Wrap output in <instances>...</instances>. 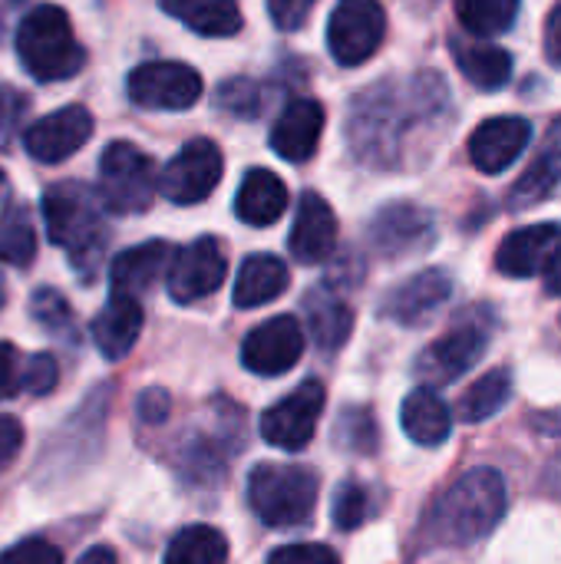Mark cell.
<instances>
[{
  "label": "cell",
  "mask_w": 561,
  "mask_h": 564,
  "mask_svg": "<svg viewBox=\"0 0 561 564\" xmlns=\"http://www.w3.org/2000/svg\"><path fill=\"white\" fill-rule=\"evenodd\" d=\"M450 102V93L436 73H420L410 83H380L354 102L350 142L357 155L374 165H397L410 122H430Z\"/></svg>",
  "instance_id": "1"
},
{
  "label": "cell",
  "mask_w": 561,
  "mask_h": 564,
  "mask_svg": "<svg viewBox=\"0 0 561 564\" xmlns=\"http://www.w3.org/2000/svg\"><path fill=\"white\" fill-rule=\"evenodd\" d=\"M506 516V479L493 466L460 476L433 506L430 535L443 545H473L493 535Z\"/></svg>",
  "instance_id": "2"
},
{
  "label": "cell",
  "mask_w": 561,
  "mask_h": 564,
  "mask_svg": "<svg viewBox=\"0 0 561 564\" xmlns=\"http://www.w3.org/2000/svg\"><path fill=\"white\" fill-rule=\"evenodd\" d=\"M43 221L50 241L60 245L83 281H93L106 251L103 202L79 182H56L43 192Z\"/></svg>",
  "instance_id": "3"
},
{
  "label": "cell",
  "mask_w": 561,
  "mask_h": 564,
  "mask_svg": "<svg viewBox=\"0 0 561 564\" xmlns=\"http://www.w3.org/2000/svg\"><path fill=\"white\" fill-rule=\"evenodd\" d=\"M17 56L23 69L40 83H60L83 69L86 53L69 26L63 7L40 3L17 26Z\"/></svg>",
  "instance_id": "4"
},
{
  "label": "cell",
  "mask_w": 561,
  "mask_h": 564,
  "mask_svg": "<svg viewBox=\"0 0 561 564\" xmlns=\"http://www.w3.org/2000/svg\"><path fill=\"white\" fill-rule=\"evenodd\" d=\"M248 502L268 529L304 525L317 506V476L294 463H261L248 476Z\"/></svg>",
  "instance_id": "5"
},
{
  "label": "cell",
  "mask_w": 561,
  "mask_h": 564,
  "mask_svg": "<svg viewBox=\"0 0 561 564\" xmlns=\"http://www.w3.org/2000/svg\"><path fill=\"white\" fill-rule=\"evenodd\" d=\"M155 169L152 159L136 149L132 142H112L106 145L99 159V202L112 215H139L149 212L155 198Z\"/></svg>",
  "instance_id": "6"
},
{
  "label": "cell",
  "mask_w": 561,
  "mask_h": 564,
  "mask_svg": "<svg viewBox=\"0 0 561 564\" xmlns=\"http://www.w3.org/2000/svg\"><path fill=\"white\" fill-rule=\"evenodd\" d=\"M489 327H493V321H489V314L483 307L479 311H470V314H460V321L440 340H433L420 354L417 377L427 387H446V383L460 380L486 354V347H489Z\"/></svg>",
  "instance_id": "7"
},
{
  "label": "cell",
  "mask_w": 561,
  "mask_h": 564,
  "mask_svg": "<svg viewBox=\"0 0 561 564\" xmlns=\"http://www.w3.org/2000/svg\"><path fill=\"white\" fill-rule=\"evenodd\" d=\"M387 36L380 0H341L327 20V50L341 66L367 63Z\"/></svg>",
  "instance_id": "8"
},
{
  "label": "cell",
  "mask_w": 561,
  "mask_h": 564,
  "mask_svg": "<svg viewBox=\"0 0 561 564\" xmlns=\"http://www.w3.org/2000/svg\"><path fill=\"white\" fill-rule=\"evenodd\" d=\"M324 403H327L324 383L304 380L291 397H284L281 403H274L261 416V440L274 449H284V453L304 449L317 433V420L324 413Z\"/></svg>",
  "instance_id": "9"
},
{
  "label": "cell",
  "mask_w": 561,
  "mask_h": 564,
  "mask_svg": "<svg viewBox=\"0 0 561 564\" xmlns=\"http://www.w3.org/2000/svg\"><path fill=\"white\" fill-rule=\"evenodd\" d=\"M222 182V152L208 139H192L175 152V159L162 169L155 188L162 198L175 205H198L205 202L215 185Z\"/></svg>",
  "instance_id": "10"
},
{
  "label": "cell",
  "mask_w": 561,
  "mask_h": 564,
  "mask_svg": "<svg viewBox=\"0 0 561 564\" xmlns=\"http://www.w3.org/2000/svg\"><path fill=\"white\" fill-rule=\"evenodd\" d=\"M202 96V76L185 63L152 59L129 73V99L142 109L182 112Z\"/></svg>",
  "instance_id": "11"
},
{
  "label": "cell",
  "mask_w": 561,
  "mask_h": 564,
  "mask_svg": "<svg viewBox=\"0 0 561 564\" xmlns=\"http://www.w3.org/2000/svg\"><path fill=\"white\" fill-rule=\"evenodd\" d=\"M225 271H228L225 248L218 245V238L205 235V238H195L188 248L172 254L169 271H165V288H169L172 301L195 304V301H202L222 288Z\"/></svg>",
  "instance_id": "12"
},
{
  "label": "cell",
  "mask_w": 561,
  "mask_h": 564,
  "mask_svg": "<svg viewBox=\"0 0 561 564\" xmlns=\"http://www.w3.org/2000/svg\"><path fill=\"white\" fill-rule=\"evenodd\" d=\"M304 354V330L298 324V317L291 314H278L265 324H258L245 344H241V364L245 370L258 373V377H281L288 373Z\"/></svg>",
  "instance_id": "13"
},
{
  "label": "cell",
  "mask_w": 561,
  "mask_h": 564,
  "mask_svg": "<svg viewBox=\"0 0 561 564\" xmlns=\"http://www.w3.org/2000/svg\"><path fill=\"white\" fill-rule=\"evenodd\" d=\"M89 135H93V112L73 102L36 119L23 132V149L30 152V159L43 165H56V162H66L73 152H79L89 142Z\"/></svg>",
  "instance_id": "14"
},
{
  "label": "cell",
  "mask_w": 561,
  "mask_h": 564,
  "mask_svg": "<svg viewBox=\"0 0 561 564\" xmlns=\"http://www.w3.org/2000/svg\"><path fill=\"white\" fill-rule=\"evenodd\" d=\"M367 231H370V245L387 258H403V254L427 251L433 245V235H436L430 212L413 205V202L384 205Z\"/></svg>",
  "instance_id": "15"
},
{
  "label": "cell",
  "mask_w": 561,
  "mask_h": 564,
  "mask_svg": "<svg viewBox=\"0 0 561 564\" xmlns=\"http://www.w3.org/2000/svg\"><path fill=\"white\" fill-rule=\"evenodd\" d=\"M453 294V278L440 268H427L413 278H407L403 284H397L387 297H384V317L403 324V327H420L427 321H433V314L450 301Z\"/></svg>",
  "instance_id": "16"
},
{
  "label": "cell",
  "mask_w": 561,
  "mask_h": 564,
  "mask_svg": "<svg viewBox=\"0 0 561 564\" xmlns=\"http://www.w3.org/2000/svg\"><path fill=\"white\" fill-rule=\"evenodd\" d=\"M532 139V122L519 116H496L476 126L470 135V159L479 172L499 175L506 172L529 145Z\"/></svg>",
  "instance_id": "17"
},
{
  "label": "cell",
  "mask_w": 561,
  "mask_h": 564,
  "mask_svg": "<svg viewBox=\"0 0 561 564\" xmlns=\"http://www.w3.org/2000/svg\"><path fill=\"white\" fill-rule=\"evenodd\" d=\"M337 245V218L331 205L317 192H304L298 202L294 228L288 238V248L298 264H321L334 254Z\"/></svg>",
  "instance_id": "18"
},
{
  "label": "cell",
  "mask_w": 561,
  "mask_h": 564,
  "mask_svg": "<svg viewBox=\"0 0 561 564\" xmlns=\"http://www.w3.org/2000/svg\"><path fill=\"white\" fill-rule=\"evenodd\" d=\"M559 241L561 225L555 221L516 228L503 238V245L496 251V271L506 278H536V274H542V268L552 258Z\"/></svg>",
  "instance_id": "19"
},
{
  "label": "cell",
  "mask_w": 561,
  "mask_h": 564,
  "mask_svg": "<svg viewBox=\"0 0 561 564\" xmlns=\"http://www.w3.org/2000/svg\"><path fill=\"white\" fill-rule=\"evenodd\" d=\"M324 132V106L317 99H291L271 129V149L284 162H308Z\"/></svg>",
  "instance_id": "20"
},
{
  "label": "cell",
  "mask_w": 561,
  "mask_h": 564,
  "mask_svg": "<svg viewBox=\"0 0 561 564\" xmlns=\"http://www.w3.org/2000/svg\"><path fill=\"white\" fill-rule=\"evenodd\" d=\"M172 254L175 251L169 241H145V245H136V248H126L122 254H116L109 264L112 294H126V297L145 294L169 271Z\"/></svg>",
  "instance_id": "21"
},
{
  "label": "cell",
  "mask_w": 561,
  "mask_h": 564,
  "mask_svg": "<svg viewBox=\"0 0 561 564\" xmlns=\"http://www.w3.org/2000/svg\"><path fill=\"white\" fill-rule=\"evenodd\" d=\"M93 344L106 360H122L139 334H142V304L139 297H126V294H112L109 304L93 317Z\"/></svg>",
  "instance_id": "22"
},
{
  "label": "cell",
  "mask_w": 561,
  "mask_h": 564,
  "mask_svg": "<svg viewBox=\"0 0 561 564\" xmlns=\"http://www.w3.org/2000/svg\"><path fill=\"white\" fill-rule=\"evenodd\" d=\"M561 185V116L552 122L542 149L536 152L532 165L519 175V182L509 192V208H532L546 202Z\"/></svg>",
  "instance_id": "23"
},
{
  "label": "cell",
  "mask_w": 561,
  "mask_h": 564,
  "mask_svg": "<svg viewBox=\"0 0 561 564\" xmlns=\"http://www.w3.org/2000/svg\"><path fill=\"white\" fill-rule=\"evenodd\" d=\"M288 208V188L284 182L268 169H251L241 178V188L235 195V215L251 228L274 225Z\"/></svg>",
  "instance_id": "24"
},
{
  "label": "cell",
  "mask_w": 561,
  "mask_h": 564,
  "mask_svg": "<svg viewBox=\"0 0 561 564\" xmlns=\"http://www.w3.org/2000/svg\"><path fill=\"white\" fill-rule=\"evenodd\" d=\"M400 426L417 446H443L453 430V413L433 387H417L400 406Z\"/></svg>",
  "instance_id": "25"
},
{
  "label": "cell",
  "mask_w": 561,
  "mask_h": 564,
  "mask_svg": "<svg viewBox=\"0 0 561 564\" xmlns=\"http://www.w3.org/2000/svg\"><path fill=\"white\" fill-rule=\"evenodd\" d=\"M288 264L274 254H248L238 268V278H235V307H261L274 297H281L288 291Z\"/></svg>",
  "instance_id": "26"
},
{
  "label": "cell",
  "mask_w": 561,
  "mask_h": 564,
  "mask_svg": "<svg viewBox=\"0 0 561 564\" xmlns=\"http://www.w3.org/2000/svg\"><path fill=\"white\" fill-rule=\"evenodd\" d=\"M304 314H308V330L314 344L327 354L341 350L354 330V311L331 291V288H314L304 297Z\"/></svg>",
  "instance_id": "27"
},
{
  "label": "cell",
  "mask_w": 561,
  "mask_h": 564,
  "mask_svg": "<svg viewBox=\"0 0 561 564\" xmlns=\"http://www.w3.org/2000/svg\"><path fill=\"white\" fill-rule=\"evenodd\" d=\"M453 59L460 73L483 93H496L513 79V56L503 46L453 40Z\"/></svg>",
  "instance_id": "28"
},
{
  "label": "cell",
  "mask_w": 561,
  "mask_h": 564,
  "mask_svg": "<svg viewBox=\"0 0 561 564\" xmlns=\"http://www.w3.org/2000/svg\"><path fill=\"white\" fill-rule=\"evenodd\" d=\"M162 10L182 20L202 36H235L241 30V10L235 0H159Z\"/></svg>",
  "instance_id": "29"
},
{
  "label": "cell",
  "mask_w": 561,
  "mask_h": 564,
  "mask_svg": "<svg viewBox=\"0 0 561 564\" xmlns=\"http://www.w3.org/2000/svg\"><path fill=\"white\" fill-rule=\"evenodd\" d=\"M165 564H228V542L212 525H188L169 542Z\"/></svg>",
  "instance_id": "30"
},
{
  "label": "cell",
  "mask_w": 561,
  "mask_h": 564,
  "mask_svg": "<svg viewBox=\"0 0 561 564\" xmlns=\"http://www.w3.org/2000/svg\"><path fill=\"white\" fill-rule=\"evenodd\" d=\"M513 400V373L506 367L489 370L486 377H479L460 400V420L463 423H483L489 416H496L506 403Z\"/></svg>",
  "instance_id": "31"
},
{
  "label": "cell",
  "mask_w": 561,
  "mask_h": 564,
  "mask_svg": "<svg viewBox=\"0 0 561 564\" xmlns=\"http://www.w3.org/2000/svg\"><path fill=\"white\" fill-rule=\"evenodd\" d=\"M36 258V231L30 221V208L10 202L0 215V261L13 268H26Z\"/></svg>",
  "instance_id": "32"
},
{
  "label": "cell",
  "mask_w": 561,
  "mask_h": 564,
  "mask_svg": "<svg viewBox=\"0 0 561 564\" xmlns=\"http://www.w3.org/2000/svg\"><path fill=\"white\" fill-rule=\"evenodd\" d=\"M456 17L473 36H499L519 17V0H456Z\"/></svg>",
  "instance_id": "33"
},
{
  "label": "cell",
  "mask_w": 561,
  "mask_h": 564,
  "mask_svg": "<svg viewBox=\"0 0 561 564\" xmlns=\"http://www.w3.org/2000/svg\"><path fill=\"white\" fill-rule=\"evenodd\" d=\"M30 317L50 334V337H60V340H76V317H73V307L69 301L53 291V288H36L33 297H30Z\"/></svg>",
  "instance_id": "34"
},
{
  "label": "cell",
  "mask_w": 561,
  "mask_h": 564,
  "mask_svg": "<svg viewBox=\"0 0 561 564\" xmlns=\"http://www.w3.org/2000/svg\"><path fill=\"white\" fill-rule=\"evenodd\" d=\"M370 509H374V502H370V492L360 486V482H341L337 486V492H334V506H331V512H334V525L337 529H344V532H354V529H360L367 519H370Z\"/></svg>",
  "instance_id": "35"
},
{
  "label": "cell",
  "mask_w": 561,
  "mask_h": 564,
  "mask_svg": "<svg viewBox=\"0 0 561 564\" xmlns=\"http://www.w3.org/2000/svg\"><path fill=\"white\" fill-rule=\"evenodd\" d=\"M334 436H337V446H347L354 453H370L377 446V423L367 410L354 406V410L341 413Z\"/></svg>",
  "instance_id": "36"
},
{
  "label": "cell",
  "mask_w": 561,
  "mask_h": 564,
  "mask_svg": "<svg viewBox=\"0 0 561 564\" xmlns=\"http://www.w3.org/2000/svg\"><path fill=\"white\" fill-rule=\"evenodd\" d=\"M56 383H60V367L53 354H33L20 370V390H26L30 397H46L56 390Z\"/></svg>",
  "instance_id": "37"
},
{
  "label": "cell",
  "mask_w": 561,
  "mask_h": 564,
  "mask_svg": "<svg viewBox=\"0 0 561 564\" xmlns=\"http://www.w3.org/2000/svg\"><path fill=\"white\" fill-rule=\"evenodd\" d=\"M218 106L231 116H245L255 119L261 112V89L251 79H228L218 89Z\"/></svg>",
  "instance_id": "38"
},
{
  "label": "cell",
  "mask_w": 561,
  "mask_h": 564,
  "mask_svg": "<svg viewBox=\"0 0 561 564\" xmlns=\"http://www.w3.org/2000/svg\"><path fill=\"white\" fill-rule=\"evenodd\" d=\"M0 564H63V552L46 539H23L0 555Z\"/></svg>",
  "instance_id": "39"
},
{
  "label": "cell",
  "mask_w": 561,
  "mask_h": 564,
  "mask_svg": "<svg viewBox=\"0 0 561 564\" xmlns=\"http://www.w3.org/2000/svg\"><path fill=\"white\" fill-rule=\"evenodd\" d=\"M23 116H26V96L13 86L0 83V145L10 142V135L20 129Z\"/></svg>",
  "instance_id": "40"
},
{
  "label": "cell",
  "mask_w": 561,
  "mask_h": 564,
  "mask_svg": "<svg viewBox=\"0 0 561 564\" xmlns=\"http://www.w3.org/2000/svg\"><path fill=\"white\" fill-rule=\"evenodd\" d=\"M268 564H341V558L327 545H281L271 552Z\"/></svg>",
  "instance_id": "41"
},
{
  "label": "cell",
  "mask_w": 561,
  "mask_h": 564,
  "mask_svg": "<svg viewBox=\"0 0 561 564\" xmlns=\"http://www.w3.org/2000/svg\"><path fill=\"white\" fill-rule=\"evenodd\" d=\"M314 10V0H268V13L274 20L278 30H301L304 20L311 17Z\"/></svg>",
  "instance_id": "42"
},
{
  "label": "cell",
  "mask_w": 561,
  "mask_h": 564,
  "mask_svg": "<svg viewBox=\"0 0 561 564\" xmlns=\"http://www.w3.org/2000/svg\"><path fill=\"white\" fill-rule=\"evenodd\" d=\"M136 413L145 426H159L169 416V393L162 387H149L139 400H136Z\"/></svg>",
  "instance_id": "43"
},
{
  "label": "cell",
  "mask_w": 561,
  "mask_h": 564,
  "mask_svg": "<svg viewBox=\"0 0 561 564\" xmlns=\"http://www.w3.org/2000/svg\"><path fill=\"white\" fill-rule=\"evenodd\" d=\"M20 449H23V426H20V420L0 413V469L10 466Z\"/></svg>",
  "instance_id": "44"
},
{
  "label": "cell",
  "mask_w": 561,
  "mask_h": 564,
  "mask_svg": "<svg viewBox=\"0 0 561 564\" xmlns=\"http://www.w3.org/2000/svg\"><path fill=\"white\" fill-rule=\"evenodd\" d=\"M20 390V364L17 350L10 344H0V400L13 397Z\"/></svg>",
  "instance_id": "45"
},
{
  "label": "cell",
  "mask_w": 561,
  "mask_h": 564,
  "mask_svg": "<svg viewBox=\"0 0 561 564\" xmlns=\"http://www.w3.org/2000/svg\"><path fill=\"white\" fill-rule=\"evenodd\" d=\"M546 56L552 66L561 69V3L552 7V13L546 20Z\"/></svg>",
  "instance_id": "46"
},
{
  "label": "cell",
  "mask_w": 561,
  "mask_h": 564,
  "mask_svg": "<svg viewBox=\"0 0 561 564\" xmlns=\"http://www.w3.org/2000/svg\"><path fill=\"white\" fill-rule=\"evenodd\" d=\"M542 274H546V291H549L552 297H561V241L555 245L552 258L546 261Z\"/></svg>",
  "instance_id": "47"
},
{
  "label": "cell",
  "mask_w": 561,
  "mask_h": 564,
  "mask_svg": "<svg viewBox=\"0 0 561 564\" xmlns=\"http://www.w3.org/2000/svg\"><path fill=\"white\" fill-rule=\"evenodd\" d=\"M76 564H119V558H116V552L109 545H93L89 552L79 555Z\"/></svg>",
  "instance_id": "48"
},
{
  "label": "cell",
  "mask_w": 561,
  "mask_h": 564,
  "mask_svg": "<svg viewBox=\"0 0 561 564\" xmlns=\"http://www.w3.org/2000/svg\"><path fill=\"white\" fill-rule=\"evenodd\" d=\"M3 297H7V288H3V278H0V304H3Z\"/></svg>",
  "instance_id": "49"
},
{
  "label": "cell",
  "mask_w": 561,
  "mask_h": 564,
  "mask_svg": "<svg viewBox=\"0 0 561 564\" xmlns=\"http://www.w3.org/2000/svg\"><path fill=\"white\" fill-rule=\"evenodd\" d=\"M0 188H3V172H0Z\"/></svg>",
  "instance_id": "50"
}]
</instances>
